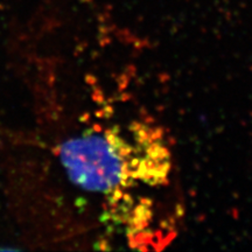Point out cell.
Returning <instances> with one entry per match:
<instances>
[{
    "mask_svg": "<svg viewBox=\"0 0 252 252\" xmlns=\"http://www.w3.org/2000/svg\"><path fill=\"white\" fill-rule=\"evenodd\" d=\"M128 131H86L63 141L58 156L69 180L84 190L106 195L137 182L166 184L171 156L159 133L143 125Z\"/></svg>",
    "mask_w": 252,
    "mask_h": 252,
    "instance_id": "obj_1",
    "label": "cell"
}]
</instances>
